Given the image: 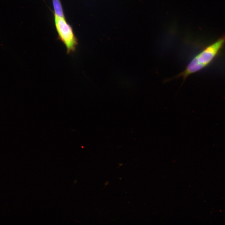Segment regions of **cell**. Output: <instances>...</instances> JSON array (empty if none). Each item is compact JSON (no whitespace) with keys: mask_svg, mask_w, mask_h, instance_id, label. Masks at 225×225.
Masks as SVG:
<instances>
[{"mask_svg":"<svg viewBox=\"0 0 225 225\" xmlns=\"http://www.w3.org/2000/svg\"><path fill=\"white\" fill-rule=\"evenodd\" d=\"M108 183H109V182H108L107 181V182L105 183V187H106V186L108 185Z\"/></svg>","mask_w":225,"mask_h":225,"instance_id":"obj_4","label":"cell"},{"mask_svg":"<svg viewBox=\"0 0 225 225\" xmlns=\"http://www.w3.org/2000/svg\"><path fill=\"white\" fill-rule=\"evenodd\" d=\"M225 43V35H224L195 56L185 69L173 78L182 77L184 82L189 75L201 71L209 65L218 54Z\"/></svg>","mask_w":225,"mask_h":225,"instance_id":"obj_1","label":"cell"},{"mask_svg":"<svg viewBox=\"0 0 225 225\" xmlns=\"http://www.w3.org/2000/svg\"><path fill=\"white\" fill-rule=\"evenodd\" d=\"M55 16L64 18L62 8L59 0H52Z\"/></svg>","mask_w":225,"mask_h":225,"instance_id":"obj_3","label":"cell"},{"mask_svg":"<svg viewBox=\"0 0 225 225\" xmlns=\"http://www.w3.org/2000/svg\"><path fill=\"white\" fill-rule=\"evenodd\" d=\"M119 164L120 165L118 167H119L121 166L122 165V164Z\"/></svg>","mask_w":225,"mask_h":225,"instance_id":"obj_5","label":"cell"},{"mask_svg":"<svg viewBox=\"0 0 225 225\" xmlns=\"http://www.w3.org/2000/svg\"><path fill=\"white\" fill-rule=\"evenodd\" d=\"M55 22L58 39L65 46L67 54H70L74 52L78 42L71 27L67 22L64 18L55 16Z\"/></svg>","mask_w":225,"mask_h":225,"instance_id":"obj_2","label":"cell"}]
</instances>
